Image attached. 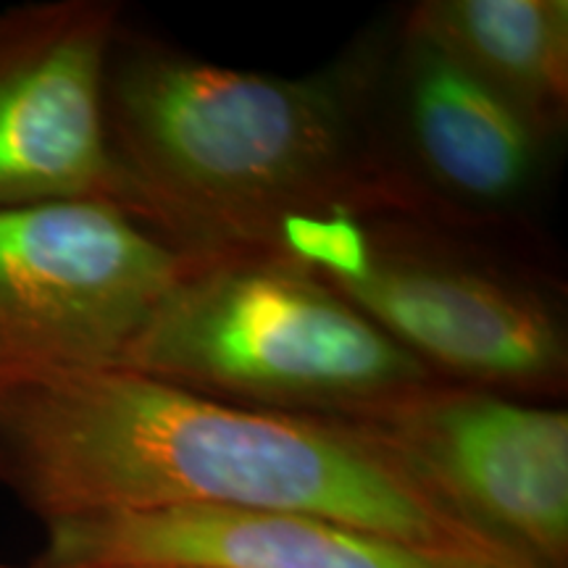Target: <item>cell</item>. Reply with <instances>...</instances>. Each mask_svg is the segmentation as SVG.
<instances>
[{
  "mask_svg": "<svg viewBox=\"0 0 568 568\" xmlns=\"http://www.w3.org/2000/svg\"><path fill=\"white\" fill-rule=\"evenodd\" d=\"M0 485L45 524L187 506L295 510L531 568L447 506L374 429L230 406L122 366L0 393Z\"/></svg>",
  "mask_w": 568,
  "mask_h": 568,
  "instance_id": "obj_1",
  "label": "cell"
},
{
  "mask_svg": "<svg viewBox=\"0 0 568 568\" xmlns=\"http://www.w3.org/2000/svg\"><path fill=\"white\" fill-rule=\"evenodd\" d=\"M376 34L303 77L219 67L122 27L105 130L124 205L187 253H276L295 224L408 216L374 113Z\"/></svg>",
  "mask_w": 568,
  "mask_h": 568,
  "instance_id": "obj_2",
  "label": "cell"
},
{
  "mask_svg": "<svg viewBox=\"0 0 568 568\" xmlns=\"http://www.w3.org/2000/svg\"><path fill=\"white\" fill-rule=\"evenodd\" d=\"M280 255L337 290L437 379L529 403L566 395V284L535 243L397 213H339L295 224Z\"/></svg>",
  "mask_w": 568,
  "mask_h": 568,
  "instance_id": "obj_3",
  "label": "cell"
},
{
  "mask_svg": "<svg viewBox=\"0 0 568 568\" xmlns=\"http://www.w3.org/2000/svg\"><path fill=\"white\" fill-rule=\"evenodd\" d=\"M122 368L230 406L358 426L443 382L337 290L276 253L197 255Z\"/></svg>",
  "mask_w": 568,
  "mask_h": 568,
  "instance_id": "obj_4",
  "label": "cell"
},
{
  "mask_svg": "<svg viewBox=\"0 0 568 568\" xmlns=\"http://www.w3.org/2000/svg\"><path fill=\"white\" fill-rule=\"evenodd\" d=\"M197 255L109 201L0 209V393L124 366Z\"/></svg>",
  "mask_w": 568,
  "mask_h": 568,
  "instance_id": "obj_5",
  "label": "cell"
},
{
  "mask_svg": "<svg viewBox=\"0 0 568 568\" xmlns=\"http://www.w3.org/2000/svg\"><path fill=\"white\" fill-rule=\"evenodd\" d=\"M374 113L408 216L535 237L556 145L397 11L374 27Z\"/></svg>",
  "mask_w": 568,
  "mask_h": 568,
  "instance_id": "obj_6",
  "label": "cell"
},
{
  "mask_svg": "<svg viewBox=\"0 0 568 568\" xmlns=\"http://www.w3.org/2000/svg\"><path fill=\"white\" fill-rule=\"evenodd\" d=\"M116 0H40L0 11V209L124 205L105 130Z\"/></svg>",
  "mask_w": 568,
  "mask_h": 568,
  "instance_id": "obj_7",
  "label": "cell"
},
{
  "mask_svg": "<svg viewBox=\"0 0 568 568\" xmlns=\"http://www.w3.org/2000/svg\"><path fill=\"white\" fill-rule=\"evenodd\" d=\"M474 529L531 568L568 560V414L435 382L366 426Z\"/></svg>",
  "mask_w": 568,
  "mask_h": 568,
  "instance_id": "obj_8",
  "label": "cell"
},
{
  "mask_svg": "<svg viewBox=\"0 0 568 568\" xmlns=\"http://www.w3.org/2000/svg\"><path fill=\"white\" fill-rule=\"evenodd\" d=\"M51 566L503 568L295 510L187 506L48 521Z\"/></svg>",
  "mask_w": 568,
  "mask_h": 568,
  "instance_id": "obj_9",
  "label": "cell"
},
{
  "mask_svg": "<svg viewBox=\"0 0 568 568\" xmlns=\"http://www.w3.org/2000/svg\"><path fill=\"white\" fill-rule=\"evenodd\" d=\"M400 13L558 148L568 124L566 0H418Z\"/></svg>",
  "mask_w": 568,
  "mask_h": 568,
  "instance_id": "obj_10",
  "label": "cell"
},
{
  "mask_svg": "<svg viewBox=\"0 0 568 568\" xmlns=\"http://www.w3.org/2000/svg\"><path fill=\"white\" fill-rule=\"evenodd\" d=\"M0 568H151V566H51V564H34V566H6Z\"/></svg>",
  "mask_w": 568,
  "mask_h": 568,
  "instance_id": "obj_11",
  "label": "cell"
}]
</instances>
